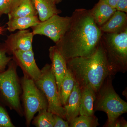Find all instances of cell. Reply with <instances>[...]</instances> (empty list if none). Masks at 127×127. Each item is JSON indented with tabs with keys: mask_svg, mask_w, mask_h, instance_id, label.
Listing matches in <instances>:
<instances>
[{
	"mask_svg": "<svg viewBox=\"0 0 127 127\" xmlns=\"http://www.w3.org/2000/svg\"><path fill=\"white\" fill-rule=\"evenodd\" d=\"M70 26L57 47L66 61L90 56L99 43L101 31L95 23L90 10L77 9L71 16Z\"/></svg>",
	"mask_w": 127,
	"mask_h": 127,
	"instance_id": "1",
	"label": "cell"
},
{
	"mask_svg": "<svg viewBox=\"0 0 127 127\" xmlns=\"http://www.w3.org/2000/svg\"><path fill=\"white\" fill-rule=\"evenodd\" d=\"M66 64L81 88L90 86L96 93L107 78L113 75L104 46L100 43L92 55L69 59Z\"/></svg>",
	"mask_w": 127,
	"mask_h": 127,
	"instance_id": "2",
	"label": "cell"
},
{
	"mask_svg": "<svg viewBox=\"0 0 127 127\" xmlns=\"http://www.w3.org/2000/svg\"><path fill=\"white\" fill-rule=\"evenodd\" d=\"M112 75L103 82L96 93L94 108L95 111H102L107 114L108 122L106 127H112L118 118L127 111V103L119 96L114 89Z\"/></svg>",
	"mask_w": 127,
	"mask_h": 127,
	"instance_id": "3",
	"label": "cell"
},
{
	"mask_svg": "<svg viewBox=\"0 0 127 127\" xmlns=\"http://www.w3.org/2000/svg\"><path fill=\"white\" fill-rule=\"evenodd\" d=\"M7 66L6 70L0 72V98L10 109L22 116L20 97L22 89L17 72V65L12 59Z\"/></svg>",
	"mask_w": 127,
	"mask_h": 127,
	"instance_id": "4",
	"label": "cell"
},
{
	"mask_svg": "<svg viewBox=\"0 0 127 127\" xmlns=\"http://www.w3.org/2000/svg\"><path fill=\"white\" fill-rule=\"evenodd\" d=\"M104 46L113 75L126 72L127 68V30L108 34Z\"/></svg>",
	"mask_w": 127,
	"mask_h": 127,
	"instance_id": "5",
	"label": "cell"
},
{
	"mask_svg": "<svg viewBox=\"0 0 127 127\" xmlns=\"http://www.w3.org/2000/svg\"><path fill=\"white\" fill-rule=\"evenodd\" d=\"M21 83L26 125L30 127L35 114L41 110L47 109L48 104L45 96L34 80L24 75Z\"/></svg>",
	"mask_w": 127,
	"mask_h": 127,
	"instance_id": "6",
	"label": "cell"
},
{
	"mask_svg": "<svg viewBox=\"0 0 127 127\" xmlns=\"http://www.w3.org/2000/svg\"><path fill=\"white\" fill-rule=\"evenodd\" d=\"M41 75L35 81L37 86L43 93L47 100L48 111L66 120L65 112L59 97L56 78L51 65L46 64L41 70Z\"/></svg>",
	"mask_w": 127,
	"mask_h": 127,
	"instance_id": "7",
	"label": "cell"
},
{
	"mask_svg": "<svg viewBox=\"0 0 127 127\" xmlns=\"http://www.w3.org/2000/svg\"><path fill=\"white\" fill-rule=\"evenodd\" d=\"M71 19V17L54 15L32 27V33L34 35H43L47 36L56 43L68 30Z\"/></svg>",
	"mask_w": 127,
	"mask_h": 127,
	"instance_id": "8",
	"label": "cell"
},
{
	"mask_svg": "<svg viewBox=\"0 0 127 127\" xmlns=\"http://www.w3.org/2000/svg\"><path fill=\"white\" fill-rule=\"evenodd\" d=\"M12 59L21 67L24 75L35 81L41 75V70L37 65L32 48L28 51H16L12 53Z\"/></svg>",
	"mask_w": 127,
	"mask_h": 127,
	"instance_id": "9",
	"label": "cell"
},
{
	"mask_svg": "<svg viewBox=\"0 0 127 127\" xmlns=\"http://www.w3.org/2000/svg\"><path fill=\"white\" fill-rule=\"evenodd\" d=\"M34 35L30 30H20L8 36L4 44L8 54L16 51H28L32 48Z\"/></svg>",
	"mask_w": 127,
	"mask_h": 127,
	"instance_id": "10",
	"label": "cell"
},
{
	"mask_svg": "<svg viewBox=\"0 0 127 127\" xmlns=\"http://www.w3.org/2000/svg\"><path fill=\"white\" fill-rule=\"evenodd\" d=\"M49 52V57L52 62V70L56 78L59 93L62 81L67 70L66 61L56 45L51 47Z\"/></svg>",
	"mask_w": 127,
	"mask_h": 127,
	"instance_id": "11",
	"label": "cell"
},
{
	"mask_svg": "<svg viewBox=\"0 0 127 127\" xmlns=\"http://www.w3.org/2000/svg\"><path fill=\"white\" fill-rule=\"evenodd\" d=\"M81 92V88L79 84L75 82L67 102L64 106L65 112L66 120L69 124L79 115Z\"/></svg>",
	"mask_w": 127,
	"mask_h": 127,
	"instance_id": "12",
	"label": "cell"
},
{
	"mask_svg": "<svg viewBox=\"0 0 127 127\" xmlns=\"http://www.w3.org/2000/svg\"><path fill=\"white\" fill-rule=\"evenodd\" d=\"M79 114L86 116H94V108L96 93L90 86L81 88Z\"/></svg>",
	"mask_w": 127,
	"mask_h": 127,
	"instance_id": "13",
	"label": "cell"
},
{
	"mask_svg": "<svg viewBox=\"0 0 127 127\" xmlns=\"http://www.w3.org/2000/svg\"><path fill=\"white\" fill-rule=\"evenodd\" d=\"M37 11L39 20L43 22L61 11L57 8L52 0H31Z\"/></svg>",
	"mask_w": 127,
	"mask_h": 127,
	"instance_id": "14",
	"label": "cell"
},
{
	"mask_svg": "<svg viewBox=\"0 0 127 127\" xmlns=\"http://www.w3.org/2000/svg\"><path fill=\"white\" fill-rule=\"evenodd\" d=\"M116 11V8L111 7L99 0L90 11L95 23L97 25L101 26L106 23Z\"/></svg>",
	"mask_w": 127,
	"mask_h": 127,
	"instance_id": "15",
	"label": "cell"
},
{
	"mask_svg": "<svg viewBox=\"0 0 127 127\" xmlns=\"http://www.w3.org/2000/svg\"><path fill=\"white\" fill-rule=\"evenodd\" d=\"M127 19V15L125 12L117 10L102 25L100 30L109 33L119 32L126 25Z\"/></svg>",
	"mask_w": 127,
	"mask_h": 127,
	"instance_id": "16",
	"label": "cell"
},
{
	"mask_svg": "<svg viewBox=\"0 0 127 127\" xmlns=\"http://www.w3.org/2000/svg\"><path fill=\"white\" fill-rule=\"evenodd\" d=\"M37 15L12 18L9 20L7 23V29L13 32L17 30H27L38 25L40 22Z\"/></svg>",
	"mask_w": 127,
	"mask_h": 127,
	"instance_id": "17",
	"label": "cell"
},
{
	"mask_svg": "<svg viewBox=\"0 0 127 127\" xmlns=\"http://www.w3.org/2000/svg\"><path fill=\"white\" fill-rule=\"evenodd\" d=\"M75 82L76 81L72 73L67 68L65 75L62 81L59 93L61 102L63 106L67 102Z\"/></svg>",
	"mask_w": 127,
	"mask_h": 127,
	"instance_id": "18",
	"label": "cell"
},
{
	"mask_svg": "<svg viewBox=\"0 0 127 127\" xmlns=\"http://www.w3.org/2000/svg\"><path fill=\"white\" fill-rule=\"evenodd\" d=\"M9 20L37 15V11L31 0H23L17 7L7 14Z\"/></svg>",
	"mask_w": 127,
	"mask_h": 127,
	"instance_id": "19",
	"label": "cell"
},
{
	"mask_svg": "<svg viewBox=\"0 0 127 127\" xmlns=\"http://www.w3.org/2000/svg\"><path fill=\"white\" fill-rule=\"evenodd\" d=\"M38 114L34 117L32 124L37 127H53V114L43 109L38 112Z\"/></svg>",
	"mask_w": 127,
	"mask_h": 127,
	"instance_id": "20",
	"label": "cell"
},
{
	"mask_svg": "<svg viewBox=\"0 0 127 127\" xmlns=\"http://www.w3.org/2000/svg\"><path fill=\"white\" fill-rule=\"evenodd\" d=\"M71 127H95L99 125L98 119L95 116L80 115L69 123Z\"/></svg>",
	"mask_w": 127,
	"mask_h": 127,
	"instance_id": "21",
	"label": "cell"
},
{
	"mask_svg": "<svg viewBox=\"0 0 127 127\" xmlns=\"http://www.w3.org/2000/svg\"><path fill=\"white\" fill-rule=\"evenodd\" d=\"M20 0H0V17L8 14L21 3Z\"/></svg>",
	"mask_w": 127,
	"mask_h": 127,
	"instance_id": "22",
	"label": "cell"
},
{
	"mask_svg": "<svg viewBox=\"0 0 127 127\" xmlns=\"http://www.w3.org/2000/svg\"><path fill=\"white\" fill-rule=\"evenodd\" d=\"M7 50L4 45H0V72L5 70L6 66L12 59V57L7 56Z\"/></svg>",
	"mask_w": 127,
	"mask_h": 127,
	"instance_id": "23",
	"label": "cell"
},
{
	"mask_svg": "<svg viewBox=\"0 0 127 127\" xmlns=\"http://www.w3.org/2000/svg\"><path fill=\"white\" fill-rule=\"evenodd\" d=\"M9 114L0 103V127H15Z\"/></svg>",
	"mask_w": 127,
	"mask_h": 127,
	"instance_id": "24",
	"label": "cell"
},
{
	"mask_svg": "<svg viewBox=\"0 0 127 127\" xmlns=\"http://www.w3.org/2000/svg\"><path fill=\"white\" fill-rule=\"evenodd\" d=\"M54 118V126L53 127H68L69 123L64 119L58 115L53 114Z\"/></svg>",
	"mask_w": 127,
	"mask_h": 127,
	"instance_id": "25",
	"label": "cell"
},
{
	"mask_svg": "<svg viewBox=\"0 0 127 127\" xmlns=\"http://www.w3.org/2000/svg\"><path fill=\"white\" fill-rule=\"evenodd\" d=\"M117 10L127 12V0H118L116 7Z\"/></svg>",
	"mask_w": 127,
	"mask_h": 127,
	"instance_id": "26",
	"label": "cell"
},
{
	"mask_svg": "<svg viewBox=\"0 0 127 127\" xmlns=\"http://www.w3.org/2000/svg\"><path fill=\"white\" fill-rule=\"evenodd\" d=\"M113 8H116L118 0H100Z\"/></svg>",
	"mask_w": 127,
	"mask_h": 127,
	"instance_id": "27",
	"label": "cell"
},
{
	"mask_svg": "<svg viewBox=\"0 0 127 127\" xmlns=\"http://www.w3.org/2000/svg\"><path fill=\"white\" fill-rule=\"evenodd\" d=\"M63 0H52L54 2L55 4H59L60 2H62Z\"/></svg>",
	"mask_w": 127,
	"mask_h": 127,
	"instance_id": "28",
	"label": "cell"
},
{
	"mask_svg": "<svg viewBox=\"0 0 127 127\" xmlns=\"http://www.w3.org/2000/svg\"><path fill=\"white\" fill-rule=\"evenodd\" d=\"M1 30H1V27H0V34L1 32Z\"/></svg>",
	"mask_w": 127,
	"mask_h": 127,
	"instance_id": "29",
	"label": "cell"
},
{
	"mask_svg": "<svg viewBox=\"0 0 127 127\" xmlns=\"http://www.w3.org/2000/svg\"><path fill=\"white\" fill-rule=\"evenodd\" d=\"M20 1H21V2H22V0H20Z\"/></svg>",
	"mask_w": 127,
	"mask_h": 127,
	"instance_id": "30",
	"label": "cell"
}]
</instances>
